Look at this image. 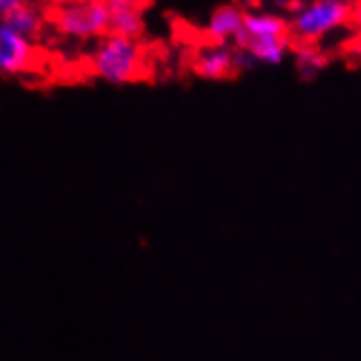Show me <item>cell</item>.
Returning <instances> with one entry per match:
<instances>
[{"instance_id": "obj_1", "label": "cell", "mask_w": 361, "mask_h": 361, "mask_svg": "<svg viewBox=\"0 0 361 361\" xmlns=\"http://www.w3.org/2000/svg\"><path fill=\"white\" fill-rule=\"evenodd\" d=\"M92 71L108 83H130L142 77L145 53L136 39L105 35L92 55Z\"/></svg>"}, {"instance_id": "obj_2", "label": "cell", "mask_w": 361, "mask_h": 361, "mask_svg": "<svg viewBox=\"0 0 361 361\" xmlns=\"http://www.w3.org/2000/svg\"><path fill=\"white\" fill-rule=\"evenodd\" d=\"M350 23V5L344 0H309L291 16L289 33L302 42H320Z\"/></svg>"}, {"instance_id": "obj_3", "label": "cell", "mask_w": 361, "mask_h": 361, "mask_svg": "<svg viewBox=\"0 0 361 361\" xmlns=\"http://www.w3.org/2000/svg\"><path fill=\"white\" fill-rule=\"evenodd\" d=\"M53 23L63 35L90 39L110 31V11L105 0H75L71 5L55 9Z\"/></svg>"}, {"instance_id": "obj_4", "label": "cell", "mask_w": 361, "mask_h": 361, "mask_svg": "<svg viewBox=\"0 0 361 361\" xmlns=\"http://www.w3.org/2000/svg\"><path fill=\"white\" fill-rule=\"evenodd\" d=\"M37 51L33 42L11 31L0 20V73L3 75H20L35 68Z\"/></svg>"}, {"instance_id": "obj_5", "label": "cell", "mask_w": 361, "mask_h": 361, "mask_svg": "<svg viewBox=\"0 0 361 361\" xmlns=\"http://www.w3.org/2000/svg\"><path fill=\"white\" fill-rule=\"evenodd\" d=\"M193 71L204 79H226L237 71V53L226 44H212L200 51Z\"/></svg>"}, {"instance_id": "obj_6", "label": "cell", "mask_w": 361, "mask_h": 361, "mask_svg": "<svg viewBox=\"0 0 361 361\" xmlns=\"http://www.w3.org/2000/svg\"><path fill=\"white\" fill-rule=\"evenodd\" d=\"M265 37H289V23L279 13L247 11L243 18V31L235 42L239 44L243 39H265Z\"/></svg>"}, {"instance_id": "obj_7", "label": "cell", "mask_w": 361, "mask_h": 361, "mask_svg": "<svg viewBox=\"0 0 361 361\" xmlns=\"http://www.w3.org/2000/svg\"><path fill=\"white\" fill-rule=\"evenodd\" d=\"M243 9L237 5H221L208 18V35L217 42V44H226L228 39H237L243 31Z\"/></svg>"}, {"instance_id": "obj_8", "label": "cell", "mask_w": 361, "mask_h": 361, "mask_svg": "<svg viewBox=\"0 0 361 361\" xmlns=\"http://www.w3.org/2000/svg\"><path fill=\"white\" fill-rule=\"evenodd\" d=\"M239 47L245 51L247 57L261 63L276 66L287 57L289 51V37H265V39H243Z\"/></svg>"}, {"instance_id": "obj_9", "label": "cell", "mask_w": 361, "mask_h": 361, "mask_svg": "<svg viewBox=\"0 0 361 361\" xmlns=\"http://www.w3.org/2000/svg\"><path fill=\"white\" fill-rule=\"evenodd\" d=\"M0 20H3V23L11 31H16L18 35H23L27 39L37 37L39 31H42V23H44V18H42L39 9L29 5V3H23V5L13 7L11 11H7Z\"/></svg>"}, {"instance_id": "obj_10", "label": "cell", "mask_w": 361, "mask_h": 361, "mask_svg": "<svg viewBox=\"0 0 361 361\" xmlns=\"http://www.w3.org/2000/svg\"><path fill=\"white\" fill-rule=\"evenodd\" d=\"M145 31L142 23V9H121L110 13V33L136 39Z\"/></svg>"}, {"instance_id": "obj_11", "label": "cell", "mask_w": 361, "mask_h": 361, "mask_svg": "<svg viewBox=\"0 0 361 361\" xmlns=\"http://www.w3.org/2000/svg\"><path fill=\"white\" fill-rule=\"evenodd\" d=\"M298 61L302 71H317L324 66V57L320 53H315L311 49H300L298 53Z\"/></svg>"}, {"instance_id": "obj_12", "label": "cell", "mask_w": 361, "mask_h": 361, "mask_svg": "<svg viewBox=\"0 0 361 361\" xmlns=\"http://www.w3.org/2000/svg\"><path fill=\"white\" fill-rule=\"evenodd\" d=\"M108 11H121V9H142L145 0H105Z\"/></svg>"}, {"instance_id": "obj_13", "label": "cell", "mask_w": 361, "mask_h": 361, "mask_svg": "<svg viewBox=\"0 0 361 361\" xmlns=\"http://www.w3.org/2000/svg\"><path fill=\"white\" fill-rule=\"evenodd\" d=\"M350 25L361 35V0H357V3L350 7Z\"/></svg>"}, {"instance_id": "obj_14", "label": "cell", "mask_w": 361, "mask_h": 361, "mask_svg": "<svg viewBox=\"0 0 361 361\" xmlns=\"http://www.w3.org/2000/svg\"><path fill=\"white\" fill-rule=\"evenodd\" d=\"M23 3H27V0H0V18H3L7 11H11L13 7L23 5Z\"/></svg>"}, {"instance_id": "obj_15", "label": "cell", "mask_w": 361, "mask_h": 361, "mask_svg": "<svg viewBox=\"0 0 361 361\" xmlns=\"http://www.w3.org/2000/svg\"><path fill=\"white\" fill-rule=\"evenodd\" d=\"M261 5H263V0H239V5H237V7H243V9H250V11H257Z\"/></svg>"}, {"instance_id": "obj_16", "label": "cell", "mask_w": 361, "mask_h": 361, "mask_svg": "<svg viewBox=\"0 0 361 361\" xmlns=\"http://www.w3.org/2000/svg\"><path fill=\"white\" fill-rule=\"evenodd\" d=\"M42 3H47V5H51V7L59 9V7H63V5H71V3H75V0H42Z\"/></svg>"}, {"instance_id": "obj_17", "label": "cell", "mask_w": 361, "mask_h": 361, "mask_svg": "<svg viewBox=\"0 0 361 361\" xmlns=\"http://www.w3.org/2000/svg\"><path fill=\"white\" fill-rule=\"evenodd\" d=\"M276 3H281V5H291L293 0H276Z\"/></svg>"}, {"instance_id": "obj_18", "label": "cell", "mask_w": 361, "mask_h": 361, "mask_svg": "<svg viewBox=\"0 0 361 361\" xmlns=\"http://www.w3.org/2000/svg\"><path fill=\"white\" fill-rule=\"evenodd\" d=\"M359 44H361V37H359Z\"/></svg>"}, {"instance_id": "obj_19", "label": "cell", "mask_w": 361, "mask_h": 361, "mask_svg": "<svg viewBox=\"0 0 361 361\" xmlns=\"http://www.w3.org/2000/svg\"><path fill=\"white\" fill-rule=\"evenodd\" d=\"M344 3H348V0H344Z\"/></svg>"}]
</instances>
